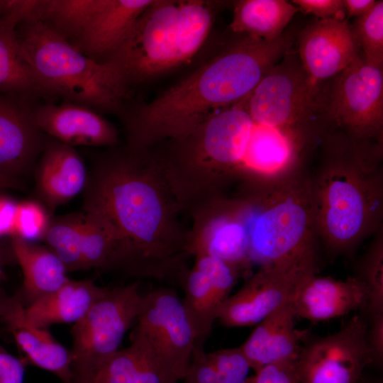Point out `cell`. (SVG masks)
I'll return each mask as SVG.
<instances>
[{
    "label": "cell",
    "mask_w": 383,
    "mask_h": 383,
    "mask_svg": "<svg viewBox=\"0 0 383 383\" xmlns=\"http://www.w3.org/2000/svg\"><path fill=\"white\" fill-rule=\"evenodd\" d=\"M212 23L209 3L199 0L180 1L178 20L177 62L189 60L201 48Z\"/></svg>",
    "instance_id": "obj_28"
},
{
    "label": "cell",
    "mask_w": 383,
    "mask_h": 383,
    "mask_svg": "<svg viewBox=\"0 0 383 383\" xmlns=\"http://www.w3.org/2000/svg\"><path fill=\"white\" fill-rule=\"evenodd\" d=\"M50 221L48 211L39 203L33 201L20 202L16 204L12 235L30 242L43 239Z\"/></svg>",
    "instance_id": "obj_34"
},
{
    "label": "cell",
    "mask_w": 383,
    "mask_h": 383,
    "mask_svg": "<svg viewBox=\"0 0 383 383\" xmlns=\"http://www.w3.org/2000/svg\"><path fill=\"white\" fill-rule=\"evenodd\" d=\"M292 302L296 317L320 322L363 312L366 292L355 277L342 280L313 273L300 282Z\"/></svg>",
    "instance_id": "obj_19"
},
{
    "label": "cell",
    "mask_w": 383,
    "mask_h": 383,
    "mask_svg": "<svg viewBox=\"0 0 383 383\" xmlns=\"http://www.w3.org/2000/svg\"><path fill=\"white\" fill-rule=\"evenodd\" d=\"M194 265L209 278L215 304L219 310L221 305L231 296V292L238 279L243 277L240 270L235 265L218 257L207 255L194 257Z\"/></svg>",
    "instance_id": "obj_33"
},
{
    "label": "cell",
    "mask_w": 383,
    "mask_h": 383,
    "mask_svg": "<svg viewBox=\"0 0 383 383\" xmlns=\"http://www.w3.org/2000/svg\"><path fill=\"white\" fill-rule=\"evenodd\" d=\"M327 108L330 118L355 139L382 135V66L368 61L360 52L337 79Z\"/></svg>",
    "instance_id": "obj_12"
},
{
    "label": "cell",
    "mask_w": 383,
    "mask_h": 383,
    "mask_svg": "<svg viewBox=\"0 0 383 383\" xmlns=\"http://www.w3.org/2000/svg\"><path fill=\"white\" fill-rule=\"evenodd\" d=\"M190 256L218 257L237 267L246 279L251 274L246 208L243 197L227 194L206 201L189 211Z\"/></svg>",
    "instance_id": "obj_9"
},
{
    "label": "cell",
    "mask_w": 383,
    "mask_h": 383,
    "mask_svg": "<svg viewBox=\"0 0 383 383\" xmlns=\"http://www.w3.org/2000/svg\"><path fill=\"white\" fill-rule=\"evenodd\" d=\"M299 55L306 74L318 82L347 67L360 54L347 19H320L299 37Z\"/></svg>",
    "instance_id": "obj_16"
},
{
    "label": "cell",
    "mask_w": 383,
    "mask_h": 383,
    "mask_svg": "<svg viewBox=\"0 0 383 383\" xmlns=\"http://www.w3.org/2000/svg\"><path fill=\"white\" fill-rule=\"evenodd\" d=\"M292 2L304 13L321 19H345V9L340 0H294Z\"/></svg>",
    "instance_id": "obj_38"
},
{
    "label": "cell",
    "mask_w": 383,
    "mask_h": 383,
    "mask_svg": "<svg viewBox=\"0 0 383 383\" xmlns=\"http://www.w3.org/2000/svg\"><path fill=\"white\" fill-rule=\"evenodd\" d=\"M26 308L17 294L9 295L0 288V323L13 336L26 359L52 372L63 383H72L70 350L47 328L31 323Z\"/></svg>",
    "instance_id": "obj_15"
},
{
    "label": "cell",
    "mask_w": 383,
    "mask_h": 383,
    "mask_svg": "<svg viewBox=\"0 0 383 383\" xmlns=\"http://www.w3.org/2000/svg\"><path fill=\"white\" fill-rule=\"evenodd\" d=\"M365 341L369 351L370 366L381 369L383 364V313L368 317Z\"/></svg>",
    "instance_id": "obj_37"
},
{
    "label": "cell",
    "mask_w": 383,
    "mask_h": 383,
    "mask_svg": "<svg viewBox=\"0 0 383 383\" xmlns=\"http://www.w3.org/2000/svg\"><path fill=\"white\" fill-rule=\"evenodd\" d=\"M353 37L365 57L379 65H383V1H377L364 15L350 26Z\"/></svg>",
    "instance_id": "obj_32"
},
{
    "label": "cell",
    "mask_w": 383,
    "mask_h": 383,
    "mask_svg": "<svg viewBox=\"0 0 383 383\" xmlns=\"http://www.w3.org/2000/svg\"><path fill=\"white\" fill-rule=\"evenodd\" d=\"M133 331L147 345L165 383L182 380L196 345V334L176 291L143 294Z\"/></svg>",
    "instance_id": "obj_7"
},
{
    "label": "cell",
    "mask_w": 383,
    "mask_h": 383,
    "mask_svg": "<svg viewBox=\"0 0 383 383\" xmlns=\"http://www.w3.org/2000/svg\"><path fill=\"white\" fill-rule=\"evenodd\" d=\"M367 323L355 316L335 333L306 339L296 361L300 383H358L371 364Z\"/></svg>",
    "instance_id": "obj_11"
},
{
    "label": "cell",
    "mask_w": 383,
    "mask_h": 383,
    "mask_svg": "<svg viewBox=\"0 0 383 383\" xmlns=\"http://www.w3.org/2000/svg\"><path fill=\"white\" fill-rule=\"evenodd\" d=\"M82 211L101 222L116 240L112 270L181 284L189 270L184 211L158 155L126 146L94 158Z\"/></svg>",
    "instance_id": "obj_1"
},
{
    "label": "cell",
    "mask_w": 383,
    "mask_h": 383,
    "mask_svg": "<svg viewBox=\"0 0 383 383\" xmlns=\"http://www.w3.org/2000/svg\"><path fill=\"white\" fill-rule=\"evenodd\" d=\"M358 383H383V380L380 377L368 376L363 374Z\"/></svg>",
    "instance_id": "obj_43"
},
{
    "label": "cell",
    "mask_w": 383,
    "mask_h": 383,
    "mask_svg": "<svg viewBox=\"0 0 383 383\" xmlns=\"http://www.w3.org/2000/svg\"><path fill=\"white\" fill-rule=\"evenodd\" d=\"M311 274L275 266L260 267L224 301L216 320L228 328L255 326L292 301L300 282Z\"/></svg>",
    "instance_id": "obj_13"
},
{
    "label": "cell",
    "mask_w": 383,
    "mask_h": 383,
    "mask_svg": "<svg viewBox=\"0 0 383 383\" xmlns=\"http://www.w3.org/2000/svg\"><path fill=\"white\" fill-rule=\"evenodd\" d=\"M16 204L0 196V235H13Z\"/></svg>",
    "instance_id": "obj_40"
},
{
    "label": "cell",
    "mask_w": 383,
    "mask_h": 383,
    "mask_svg": "<svg viewBox=\"0 0 383 383\" xmlns=\"http://www.w3.org/2000/svg\"><path fill=\"white\" fill-rule=\"evenodd\" d=\"M81 212L50 220L43 238L67 272L86 270L81 248Z\"/></svg>",
    "instance_id": "obj_29"
},
{
    "label": "cell",
    "mask_w": 383,
    "mask_h": 383,
    "mask_svg": "<svg viewBox=\"0 0 383 383\" xmlns=\"http://www.w3.org/2000/svg\"><path fill=\"white\" fill-rule=\"evenodd\" d=\"M245 383H300L296 361L266 365L255 371Z\"/></svg>",
    "instance_id": "obj_36"
},
{
    "label": "cell",
    "mask_w": 383,
    "mask_h": 383,
    "mask_svg": "<svg viewBox=\"0 0 383 383\" xmlns=\"http://www.w3.org/2000/svg\"><path fill=\"white\" fill-rule=\"evenodd\" d=\"M311 180L318 239L333 255L350 253L380 224L381 174L356 157L326 164Z\"/></svg>",
    "instance_id": "obj_5"
},
{
    "label": "cell",
    "mask_w": 383,
    "mask_h": 383,
    "mask_svg": "<svg viewBox=\"0 0 383 383\" xmlns=\"http://www.w3.org/2000/svg\"><path fill=\"white\" fill-rule=\"evenodd\" d=\"M32 101L0 94V175L16 189L34 170L45 135L35 125Z\"/></svg>",
    "instance_id": "obj_14"
},
{
    "label": "cell",
    "mask_w": 383,
    "mask_h": 383,
    "mask_svg": "<svg viewBox=\"0 0 383 383\" xmlns=\"http://www.w3.org/2000/svg\"><path fill=\"white\" fill-rule=\"evenodd\" d=\"M375 2L376 1L374 0L343 1L345 11L347 12L348 17L357 16V18L370 11L374 6Z\"/></svg>",
    "instance_id": "obj_41"
},
{
    "label": "cell",
    "mask_w": 383,
    "mask_h": 383,
    "mask_svg": "<svg viewBox=\"0 0 383 383\" xmlns=\"http://www.w3.org/2000/svg\"><path fill=\"white\" fill-rule=\"evenodd\" d=\"M22 55L43 96L99 111H120L128 94L121 70L90 58L30 13L16 28Z\"/></svg>",
    "instance_id": "obj_4"
},
{
    "label": "cell",
    "mask_w": 383,
    "mask_h": 383,
    "mask_svg": "<svg viewBox=\"0 0 383 383\" xmlns=\"http://www.w3.org/2000/svg\"><path fill=\"white\" fill-rule=\"evenodd\" d=\"M299 11L284 0H242L234 8L233 31L271 41L283 33Z\"/></svg>",
    "instance_id": "obj_25"
},
{
    "label": "cell",
    "mask_w": 383,
    "mask_h": 383,
    "mask_svg": "<svg viewBox=\"0 0 383 383\" xmlns=\"http://www.w3.org/2000/svg\"><path fill=\"white\" fill-rule=\"evenodd\" d=\"M81 213L80 241L86 270H112L116 247L113 235L99 220Z\"/></svg>",
    "instance_id": "obj_30"
},
{
    "label": "cell",
    "mask_w": 383,
    "mask_h": 383,
    "mask_svg": "<svg viewBox=\"0 0 383 383\" xmlns=\"http://www.w3.org/2000/svg\"><path fill=\"white\" fill-rule=\"evenodd\" d=\"M34 171L37 197L50 213L84 191L88 174L74 147L47 135Z\"/></svg>",
    "instance_id": "obj_18"
},
{
    "label": "cell",
    "mask_w": 383,
    "mask_h": 383,
    "mask_svg": "<svg viewBox=\"0 0 383 383\" xmlns=\"http://www.w3.org/2000/svg\"><path fill=\"white\" fill-rule=\"evenodd\" d=\"M357 277L366 292V305L363 316L383 313V243L377 236L361 260Z\"/></svg>",
    "instance_id": "obj_31"
},
{
    "label": "cell",
    "mask_w": 383,
    "mask_h": 383,
    "mask_svg": "<svg viewBox=\"0 0 383 383\" xmlns=\"http://www.w3.org/2000/svg\"><path fill=\"white\" fill-rule=\"evenodd\" d=\"M16 0H0V16L9 11L15 4Z\"/></svg>",
    "instance_id": "obj_42"
},
{
    "label": "cell",
    "mask_w": 383,
    "mask_h": 383,
    "mask_svg": "<svg viewBox=\"0 0 383 383\" xmlns=\"http://www.w3.org/2000/svg\"><path fill=\"white\" fill-rule=\"evenodd\" d=\"M143 294L140 283L106 289L72 329L70 350L72 383H89L118 350L135 322Z\"/></svg>",
    "instance_id": "obj_6"
},
{
    "label": "cell",
    "mask_w": 383,
    "mask_h": 383,
    "mask_svg": "<svg viewBox=\"0 0 383 383\" xmlns=\"http://www.w3.org/2000/svg\"><path fill=\"white\" fill-rule=\"evenodd\" d=\"M239 193L245 202L252 265L318 272L311 177L300 172Z\"/></svg>",
    "instance_id": "obj_3"
},
{
    "label": "cell",
    "mask_w": 383,
    "mask_h": 383,
    "mask_svg": "<svg viewBox=\"0 0 383 383\" xmlns=\"http://www.w3.org/2000/svg\"><path fill=\"white\" fill-rule=\"evenodd\" d=\"M317 83L304 68L282 63L272 68L243 102L257 123L308 130L321 105Z\"/></svg>",
    "instance_id": "obj_10"
},
{
    "label": "cell",
    "mask_w": 383,
    "mask_h": 383,
    "mask_svg": "<svg viewBox=\"0 0 383 383\" xmlns=\"http://www.w3.org/2000/svg\"><path fill=\"white\" fill-rule=\"evenodd\" d=\"M34 122L45 135L74 146L113 147L118 143L115 127L99 112L64 101L33 105Z\"/></svg>",
    "instance_id": "obj_17"
},
{
    "label": "cell",
    "mask_w": 383,
    "mask_h": 383,
    "mask_svg": "<svg viewBox=\"0 0 383 383\" xmlns=\"http://www.w3.org/2000/svg\"><path fill=\"white\" fill-rule=\"evenodd\" d=\"M180 1L153 0L141 13L121 44L99 62H109L127 85L175 66Z\"/></svg>",
    "instance_id": "obj_8"
},
{
    "label": "cell",
    "mask_w": 383,
    "mask_h": 383,
    "mask_svg": "<svg viewBox=\"0 0 383 383\" xmlns=\"http://www.w3.org/2000/svg\"><path fill=\"white\" fill-rule=\"evenodd\" d=\"M290 47L284 35L271 41L247 35L126 116L128 146L149 149L189 135L213 113L244 100Z\"/></svg>",
    "instance_id": "obj_2"
},
{
    "label": "cell",
    "mask_w": 383,
    "mask_h": 383,
    "mask_svg": "<svg viewBox=\"0 0 383 383\" xmlns=\"http://www.w3.org/2000/svg\"><path fill=\"white\" fill-rule=\"evenodd\" d=\"M296 314L290 301L255 325L246 340L238 348L251 370L271 363L295 362L306 331L295 326Z\"/></svg>",
    "instance_id": "obj_20"
},
{
    "label": "cell",
    "mask_w": 383,
    "mask_h": 383,
    "mask_svg": "<svg viewBox=\"0 0 383 383\" xmlns=\"http://www.w3.org/2000/svg\"><path fill=\"white\" fill-rule=\"evenodd\" d=\"M36 0H16L13 8L0 16V94L33 102L43 96L20 48L16 28L33 10Z\"/></svg>",
    "instance_id": "obj_22"
},
{
    "label": "cell",
    "mask_w": 383,
    "mask_h": 383,
    "mask_svg": "<svg viewBox=\"0 0 383 383\" xmlns=\"http://www.w3.org/2000/svg\"><path fill=\"white\" fill-rule=\"evenodd\" d=\"M24 376L23 362L0 345V383H23Z\"/></svg>",
    "instance_id": "obj_39"
},
{
    "label": "cell",
    "mask_w": 383,
    "mask_h": 383,
    "mask_svg": "<svg viewBox=\"0 0 383 383\" xmlns=\"http://www.w3.org/2000/svg\"><path fill=\"white\" fill-rule=\"evenodd\" d=\"M181 285L184 292L183 304L196 334V346L204 347L218 313L209 279L193 265L185 273Z\"/></svg>",
    "instance_id": "obj_27"
},
{
    "label": "cell",
    "mask_w": 383,
    "mask_h": 383,
    "mask_svg": "<svg viewBox=\"0 0 383 383\" xmlns=\"http://www.w3.org/2000/svg\"><path fill=\"white\" fill-rule=\"evenodd\" d=\"M11 188L16 189L12 184L0 175V192Z\"/></svg>",
    "instance_id": "obj_44"
},
{
    "label": "cell",
    "mask_w": 383,
    "mask_h": 383,
    "mask_svg": "<svg viewBox=\"0 0 383 383\" xmlns=\"http://www.w3.org/2000/svg\"><path fill=\"white\" fill-rule=\"evenodd\" d=\"M12 247L21 267L23 281L17 295L26 306L55 292L70 279L59 257L48 247L12 235Z\"/></svg>",
    "instance_id": "obj_23"
},
{
    "label": "cell",
    "mask_w": 383,
    "mask_h": 383,
    "mask_svg": "<svg viewBox=\"0 0 383 383\" xmlns=\"http://www.w3.org/2000/svg\"><path fill=\"white\" fill-rule=\"evenodd\" d=\"M182 380L184 383H238L232 376L217 372L209 353L199 346H195Z\"/></svg>",
    "instance_id": "obj_35"
},
{
    "label": "cell",
    "mask_w": 383,
    "mask_h": 383,
    "mask_svg": "<svg viewBox=\"0 0 383 383\" xmlns=\"http://www.w3.org/2000/svg\"><path fill=\"white\" fill-rule=\"evenodd\" d=\"M153 0H99L73 45L97 61L124 40L137 18Z\"/></svg>",
    "instance_id": "obj_21"
},
{
    "label": "cell",
    "mask_w": 383,
    "mask_h": 383,
    "mask_svg": "<svg viewBox=\"0 0 383 383\" xmlns=\"http://www.w3.org/2000/svg\"><path fill=\"white\" fill-rule=\"evenodd\" d=\"M106 288L91 280L69 279L55 292L26 308L28 319L39 328L57 323H75L104 294Z\"/></svg>",
    "instance_id": "obj_24"
},
{
    "label": "cell",
    "mask_w": 383,
    "mask_h": 383,
    "mask_svg": "<svg viewBox=\"0 0 383 383\" xmlns=\"http://www.w3.org/2000/svg\"><path fill=\"white\" fill-rule=\"evenodd\" d=\"M89 383H165L143 340L132 333L131 345L118 350Z\"/></svg>",
    "instance_id": "obj_26"
}]
</instances>
